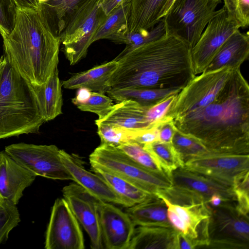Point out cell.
<instances>
[{
    "mask_svg": "<svg viewBox=\"0 0 249 249\" xmlns=\"http://www.w3.org/2000/svg\"><path fill=\"white\" fill-rule=\"evenodd\" d=\"M150 107L131 100L117 102L113 105L106 116L96 120L95 124H109L132 130L147 128L154 125L151 124L148 118Z\"/></svg>",
    "mask_w": 249,
    "mask_h": 249,
    "instance_id": "20",
    "label": "cell"
},
{
    "mask_svg": "<svg viewBox=\"0 0 249 249\" xmlns=\"http://www.w3.org/2000/svg\"><path fill=\"white\" fill-rule=\"evenodd\" d=\"M159 141L164 142H172L176 130L173 119L164 115L158 123Z\"/></svg>",
    "mask_w": 249,
    "mask_h": 249,
    "instance_id": "42",
    "label": "cell"
},
{
    "mask_svg": "<svg viewBox=\"0 0 249 249\" xmlns=\"http://www.w3.org/2000/svg\"><path fill=\"white\" fill-rule=\"evenodd\" d=\"M125 212L135 226L172 227L167 218L166 206L157 196L127 208Z\"/></svg>",
    "mask_w": 249,
    "mask_h": 249,
    "instance_id": "25",
    "label": "cell"
},
{
    "mask_svg": "<svg viewBox=\"0 0 249 249\" xmlns=\"http://www.w3.org/2000/svg\"><path fill=\"white\" fill-rule=\"evenodd\" d=\"M88 0H49L38 3L36 10L43 23L60 38L74 11Z\"/></svg>",
    "mask_w": 249,
    "mask_h": 249,
    "instance_id": "24",
    "label": "cell"
},
{
    "mask_svg": "<svg viewBox=\"0 0 249 249\" xmlns=\"http://www.w3.org/2000/svg\"><path fill=\"white\" fill-rule=\"evenodd\" d=\"M177 94L168 96L149 107L147 116L152 125L155 124L157 122L164 116L170 106L175 101Z\"/></svg>",
    "mask_w": 249,
    "mask_h": 249,
    "instance_id": "41",
    "label": "cell"
},
{
    "mask_svg": "<svg viewBox=\"0 0 249 249\" xmlns=\"http://www.w3.org/2000/svg\"><path fill=\"white\" fill-rule=\"evenodd\" d=\"M49 0H36L37 3H43L47 2Z\"/></svg>",
    "mask_w": 249,
    "mask_h": 249,
    "instance_id": "50",
    "label": "cell"
},
{
    "mask_svg": "<svg viewBox=\"0 0 249 249\" xmlns=\"http://www.w3.org/2000/svg\"><path fill=\"white\" fill-rule=\"evenodd\" d=\"M91 91L86 88L78 89L76 96L72 99V103L76 105L79 103L85 102L89 98Z\"/></svg>",
    "mask_w": 249,
    "mask_h": 249,
    "instance_id": "46",
    "label": "cell"
},
{
    "mask_svg": "<svg viewBox=\"0 0 249 249\" xmlns=\"http://www.w3.org/2000/svg\"><path fill=\"white\" fill-rule=\"evenodd\" d=\"M172 143L184 163L190 159L210 151L202 143L192 138L182 134L176 128Z\"/></svg>",
    "mask_w": 249,
    "mask_h": 249,
    "instance_id": "34",
    "label": "cell"
},
{
    "mask_svg": "<svg viewBox=\"0 0 249 249\" xmlns=\"http://www.w3.org/2000/svg\"><path fill=\"white\" fill-rule=\"evenodd\" d=\"M131 0H98V3L106 16L122 4L130 2Z\"/></svg>",
    "mask_w": 249,
    "mask_h": 249,
    "instance_id": "44",
    "label": "cell"
},
{
    "mask_svg": "<svg viewBox=\"0 0 249 249\" xmlns=\"http://www.w3.org/2000/svg\"><path fill=\"white\" fill-rule=\"evenodd\" d=\"M249 54V33L239 30L233 33L223 43L204 71L223 67L240 68Z\"/></svg>",
    "mask_w": 249,
    "mask_h": 249,
    "instance_id": "22",
    "label": "cell"
},
{
    "mask_svg": "<svg viewBox=\"0 0 249 249\" xmlns=\"http://www.w3.org/2000/svg\"><path fill=\"white\" fill-rule=\"evenodd\" d=\"M194 247L183 234L177 231L175 239V249H193Z\"/></svg>",
    "mask_w": 249,
    "mask_h": 249,
    "instance_id": "45",
    "label": "cell"
},
{
    "mask_svg": "<svg viewBox=\"0 0 249 249\" xmlns=\"http://www.w3.org/2000/svg\"><path fill=\"white\" fill-rule=\"evenodd\" d=\"M234 69L225 67L196 76L177 94L165 116L173 120L212 101L228 82Z\"/></svg>",
    "mask_w": 249,
    "mask_h": 249,
    "instance_id": "10",
    "label": "cell"
},
{
    "mask_svg": "<svg viewBox=\"0 0 249 249\" xmlns=\"http://www.w3.org/2000/svg\"><path fill=\"white\" fill-rule=\"evenodd\" d=\"M17 8L36 10L38 6L36 0H14Z\"/></svg>",
    "mask_w": 249,
    "mask_h": 249,
    "instance_id": "47",
    "label": "cell"
},
{
    "mask_svg": "<svg viewBox=\"0 0 249 249\" xmlns=\"http://www.w3.org/2000/svg\"><path fill=\"white\" fill-rule=\"evenodd\" d=\"M171 179L173 186L200 196L207 203L211 196L213 195L220 196L224 202H236L232 187L189 170L184 166L172 172Z\"/></svg>",
    "mask_w": 249,
    "mask_h": 249,
    "instance_id": "18",
    "label": "cell"
},
{
    "mask_svg": "<svg viewBox=\"0 0 249 249\" xmlns=\"http://www.w3.org/2000/svg\"><path fill=\"white\" fill-rule=\"evenodd\" d=\"M228 17L239 27L249 25V0H222Z\"/></svg>",
    "mask_w": 249,
    "mask_h": 249,
    "instance_id": "38",
    "label": "cell"
},
{
    "mask_svg": "<svg viewBox=\"0 0 249 249\" xmlns=\"http://www.w3.org/2000/svg\"><path fill=\"white\" fill-rule=\"evenodd\" d=\"M60 154L61 160L72 176L73 181L99 199L124 206L123 200L107 182L99 175L86 170L83 161L78 157L62 149Z\"/></svg>",
    "mask_w": 249,
    "mask_h": 249,
    "instance_id": "17",
    "label": "cell"
},
{
    "mask_svg": "<svg viewBox=\"0 0 249 249\" xmlns=\"http://www.w3.org/2000/svg\"><path fill=\"white\" fill-rule=\"evenodd\" d=\"M223 202H224V200L220 196L213 195L209 199L208 204L211 207H216L219 206Z\"/></svg>",
    "mask_w": 249,
    "mask_h": 249,
    "instance_id": "48",
    "label": "cell"
},
{
    "mask_svg": "<svg viewBox=\"0 0 249 249\" xmlns=\"http://www.w3.org/2000/svg\"><path fill=\"white\" fill-rule=\"evenodd\" d=\"M191 49L186 41L166 30L160 38L118 55L109 85L111 89H182L196 76Z\"/></svg>",
    "mask_w": 249,
    "mask_h": 249,
    "instance_id": "2",
    "label": "cell"
},
{
    "mask_svg": "<svg viewBox=\"0 0 249 249\" xmlns=\"http://www.w3.org/2000/svg\"><path fill=\"white\" fill-rule=\"evenodd\" d=\"M31 85L34 90L40 113L45 122L53 120L62 113V86L59 78L58 69L44 84Z\"/></svg>",
    "mask_w": 249,
    "mask_h": 249,
    "instance_id": "23",
    "label": "cell"
},
{
    "mask_svg": "<svg viewBox=\"0 0 249 249\" xmlns=\"http://www.w3.org/2000/svg\"><path fill=\"white\" fill-rule=\"evenodd\" d=\"M222 0H175L162 18L166 30L186 41L192 48L208 23L219 12Z\"/></svg>",
    "mask_w": 249,
    "mask_h": 249,
    "instance_id": "8",
    "label": "cell"
},
{
    "mask_svg": "<svg viewBox=\"0 0 249 249\" xmlns=\"http://www.w3.org/2000/svg\"><path fill=\"white\" fill-rule=\"evenodd\" d=\"M143 147L170 178L172 172L184 166L183 161L172 142L158 141Z\"/></svg>",
    "mask_w": 249,
    "mask_h": 249,
    "instance_id": "31",
    "label": "cell"
},
{
    "mask_svg": "<svg viewBox=\"0 0 249 249\" xmlns=\"http://www.w3.org/2000/svg\"><path fill=\"white\" fill-rule=\"evenodd\" d=\"M165 32V25L162 18L149 30L136 33H127L125 47L119 55H123L142 44L157 40L164 35Z\"/></svg>",
    "mask_w": 249,
    "mask_h": 249,
    "instance_id": "35",
    "label": "cell"
},
{
    "mask_svg": "<svg viewBox=\"0 0 249 249\" xmlns=\"http://www.w3.org/2000/svg\"><path fill=\"white\" fill-rule=\"evenodd\" d=\"M210 206V205H209ZM209 248H249V215L240 213L234 201L210 206Z\"/></svg>",
    "mask_w": 249,
    "mask_h": 249,
    "instance_id": "9",
    "label": "cell"
},
{
    "mask_svg": "<svg viewBox=\"0 0 249 249\" xmlns=\"http://www.w3.org/2000/svg\"><path fill=\"white\" fill-rule=\"evenodd\" d=\"M2 37L4 54L31 85L44 84L57 69L60 39L36 10L18 8L13 30Z\"/></svg>",
    "mask_w": 249,
    "mask_h": 249,
    "instance_id": "3",
    "label": "cell"
},
{
    "mask_svg": "<svg viewBox=\"0 0 249 249\" xmlns=\"http://www.w3.org/2000/svg\"><path fill=\"white\" fill-rule=\"evenodd\" d=\"M97 134L101 143L115 146L129 141H133L140 130H132L124 127L105 124H98ZM141 130V129H140Z\"/></svg>",
    "mask_w": 249,
    "mask_h": 249,
    "instance_id": "33",
    "label": "cell"
},
{
    "mask_svg": "<svg viewBox=\"0 0 249 249\" xmlns=\"http://www.w3.org/2000/svg\"><path fill=\"white\" fill-rule=\"evenodd\" d=\"M56 145L23 142L12 144L4 151L18 163L36 176L54 180H73L64 165Z\"/></svg>",
    "mask_w": 249,
    "mask_h": 249,
    "instance_id": "11",
    "label": "cell"
},
{
    "mask_svg": "<svg viewBox=\"0 0 249 249\" xmlns=\"http://www.w3.org/2000/svg\"><path fill=\"white\" fill-rule=\"evenodd\" d=\"M159 121L150 127L139 130L133 141L143 146L159 141L158 128Z\"/></svg>",
    "mask_w": 249,
    "mask_h": 249,
    "instance_id": "43",
    "label": "cell"
},
{
    "mask_svg": "<svg viewBox=\"0 0 249 249\" xmlns=\"http://www.w3.org/2000/svg\"><path fill=\"white\" fill-rule=\"evenodd\" d=\"M17 9L14 0H0V34L2 36L9 34L13 30Z\"/></svg>",
    "mask_w": 249,
    "mask_h": 249,
    "instance_id": "40",
    "label": "cell"
},
{
    "mask_svg": "<svg viewBox=\"0 0 249 249\" xmlns=\"http://www.w3.org/2000/svg\"><path fill=\"white\" fill-rule=\"evenodd\" d=\"M184 167L232 187L236 176L249 171V155L209 151L187 160Z\"/></svg>",
    "mask_w": 249,
    "mask_h": 249,
    "instance_id": "13",
    "label": "cell"
},
{
    "mask_svg": "<svg viewBox=\"0 0 249 249\" xmlns=\"http://www.w3.org/2000/svg\"><path fill=\"white\" fill-rule=\"evenodd\" d=\"M177 232L172 227L138 226L135 228L128 249H175Z\"/></svg>",
    "mask_w": 249,
    "mask_h": 249,
    "instance_id": "26",
    "label": "cell"
},
{
    "mask_svg": "<svg viewBox=\"0 0 249 249\" xmlns=\"http://www.w3.org/2000/svg\"><path fill=\"white\" fill-rule=\"evenodd\" d=\"M46 249H83V234L80 224L64 198L53 206L45 234Z\"/></svg>",
    "mask_w": 249,
    "mask_h": 249,
    "instance_id": "12",
    "label": "cell"
},
{
    "mask_svg": "<svg viewBox=\"0 0 249 249\" xmlns=\"http://www.w3.org/2000/svg\"><path fill=\"white\" fill-rule=\"evenodd\" d=\"M100 224L103 243L108 249H128L135 225L128 215L109 202L99 200Z\"/></svg>",
    "mask_w": 249,
    "mask_h": 249,
    "instance_id": "16",
    "label": "cell"
},
{
    "mask_svg": "<svg viewBox=\"0 0 249 249\" xmlns=\"http://www.w3.org/2000/svg\"><path fill=\"white\" fill-rule=\"evenodd\" d=\"M91 168L94 173L100 176L121 198L124 207H131L156 196L98 166L91 165Z\"/></svg>",
    "mask_w": 249,
    "mask_h": 249,
    "instance_id": "29",
    "label": "cell"
},
{
    "mask_svg": "<svg viewBox=\"0 0 249 249\" xmlns=\"http://www.w3.org/2000/svg\"><path fill=\"white\" fill-rule=\"evenodd\" d=\"M239 26L227 15L223 6L208 23L199 40L191 49L194 71L196 75L204 72L220 47Z\"/></svg>",
    "mask_w": 249,
    "mask_h": 249,
    "instance_id": "14",
    "label": "cell"
},
{
    "mask_svg": "<svg viewBox=\"0 0 249 249\" xmlns=\"http://www.w3.org/2000/svg\"><path fill=\"white\" fill-rule=\"evenodd\" d=\"M17 205L6 200H0V245L8 238L10 232L20 222Z\"/></svg>",
    "mask_w": 249,
    "mask_h": 249,
    "instance_id": "36",
    "label": "cell"
},
{
    "mask_svg": "<svg viewBox=\"0 0 249 249\" xmlns=\"http://www.w3.org/2000/svg\"><path fill=\"white\" fill-rule=\"evenodd\" d=\"M167 207L168 219L171 226L183 234L196 248L208 246L210 207L201 197L193 195L182 196L177 203L170 202L160 193Z\"/></svg>",
    "mask_w": 249,
    "mask_h": 249,
    "instance_id": "7",
    "label": "cell"
},
{
    "mask_svg": "<svg viewBox=\"0 0 249 249\" xmlns=\"http://www.w3.org/2000/svg\"><path fill=\"white\" fill-rule=\"evenodd\" d=\"M63 198L76 218L89 235L90 248H104L100 224L99 199L95 197L76 183H71L62 189Z\"/></svg>",
    "mask_w": 249,
    "mask_h": 249,
    "instance_id": "15",
    "label": "cell"
},
{
    "mask_svg": "<svg viewBox=\"0 0 249 249\" xmlns=\"http://www.w3.org/2000/svg\"><path fill=\"white\" fill-rule=\"evenodd\" d=\"M117 147L142 167L157 174L169 177L159 167L151 155L143 148V145L134 141H129Z\"/></svg>",
    "mask_w": 249,
    "mask_h": 249,
    "instance_id": "32",
    "label": "cell"
},
{
    "mask_svg": "<svg viewBox=\"0 0 249 249\" xmlns=\"http://www.w3.org/2000/svg\"><path fill=\"white\" fill-rule=\"evenodd\" d=\"M44 123L32 87L4 54L0 58V140L38 134Z\"/></svg>",
    "mask_w": 249,
    "mask_h": 249,
    "instance_id": "4",
    "label": "cell"
},
{
    "mask_svg": "<svg viewBox=\"0 0 249 249\" xmlns=\"http://www.w3.org/2000/svg\"><path fill=\"white\" fill-rule=\"evenodd\" d=\"M173 120L179 132L211 152L249 154V86L240 68L212 101Z\"/></svg>",
    "mask_w": 249,
    "mask_h": 249,
    "instance_id": "1",
    "label": "cell"
},
{
    "mask_svg": "<svg viewBox=\"0 0 249 249\" xmlns=\"http://www.w3.org/2000/svg\"><path fill=\"white\" fill-rule=\"evenodd\" d=\"M75 106L81 111L96 114L98 116V119H101L110 111L113 104L112 100L105 94L91 91L87 101Z\"/></svg>",
    "mask_w": 249,
    "mask_h": 249,
    "instance_id": "37",
    "label": "cell"
},
{
    "mask_svg": "<svg viewBox=\"0 0 249 249\" xmlns=\"http://www.w3.org/2000/svg\"><path fill=\"white\" fill-rule=\"evenodd\" d=\"M118 65V61L114 59L89 70L76 73L62 81V86L69 89L86 88L91 91L105 94L111 89L109 80Z\"/></svg>",
    "mask_w": 249,
    "mask_h": 249,
    "instance_id": "21",
    "label": "cell"
},
{
    "mask_svg": "<svg viewBox=\"0 0 249 249\" xmlns=\"http://www.w3.org/2000/svg\"><path fill=\"white\" fill-rule=\"evenodd\" d=\"M174 0H166V1L162 8V10L160 14V19H162V18L167 14L168 10L172 6L173 3L174 2Z\"/></svg>",
    "mask_w": 249,
    "mask_h": 249,
    "instance_id": "49",
    "label": "cell"
},
{
    "mask_svg": "<svg viewBox=\"0 0 249 249\" xmlns=\"http://www.w3.org/2000/svg\"><path fill=\"white\" fill-rule=\"evenodd\" d=\"M166 0H131L127 33L149 30L161 19Z\"/></svg>",
    "mask_w": 249,
    "mask_h": 249,
    "instance_id": "27",
    "label": "cell"
},
{
    "mask_svg": "<svg viewBox=\"0 0 249 249\" xmlns=\"http://www.w3.org/2000/svg\"><path fill=\"white\" fill-rule=\"evenodd\" d=\"M249 171L236 176L232 189L236 198V207L242 213L249 215Z\"/></svg>",
    "mask_w": 249,
    "mask_h": 249,
    "instance_id": "39",
    "label": "cell"
},
{
    "mask_svg": "<svg viewBox=\"0 0 249 249\" xmlns=\"http://www.w3.org/2000/svg\"><path fill=\"white\" fill-rule=\"evenodd\" d=\"M106 17L98 0H88L74 11L60 36L63 52L71 65L86 56L96 31Z\"/></svg>",
    "mask_w": 249,
    "mask_h": 249,
    "instance_id": "6",
    "label": "cell"
},
{
    "mask_svg": "<svg viewBox=\"0 0 249 249\" xmlns=\"http://www.w3.org/2000/svg\"><path fill=\"white\" fill-rule=\"evenodd\" d=\"M36 178L4 151H0V200L18 204L24 190Z\"/></svg>",
    "mask_w": 249,
    "mask_h": 249,
    "instance_id": "19",
    "label": "cell"
},
{
    "mask_svg": "<svg viewBox=\"0 0 249 249\" xmlns=\"http://www.w3.org/2000/svg\"><path fill=\"white\" fill-rule=\"evenodd\" d=\"M130 3H124L107 16L92 39L93 43L102 39L119 44H126Z\"/></svg>",
    "mask_w": 249,
    "mask_h": 249,
    "instance_id": "28",
    "label": "cell"
},
{
    "mask_svg": "<svg viewBox=\"0 0 249 249\" xmlns=\"http://www.w3.org/2000/svg\"><path fill=\"white\" fill-rule=\"evenodd\" d=\"M90 165L119 176L155 195L172 187L171 178L153 172L133 160L117 146L101 143L90 154Z\"/></svg>",
    "mask_w": 249,
    "mask_h": 249,
    "instance_id": "5",
    "label": "cell"
},
{
    "mask_svg": "<svg viewBox=\"0 0 249 249\" xmlns=\"http://www.w3.org/2000/svg\"><path fill=\"white\" fill-rule=\"evenodd\" d=\"M181 89H174L111 88L108 96L116 102L131 100L146 107H151L171 95L178 93Z\"/></svg>",
    "mask_w": 249,
    "mask_h": 249,
    "instance_id": "30",
    "label": "cell"
}]
</instances>
